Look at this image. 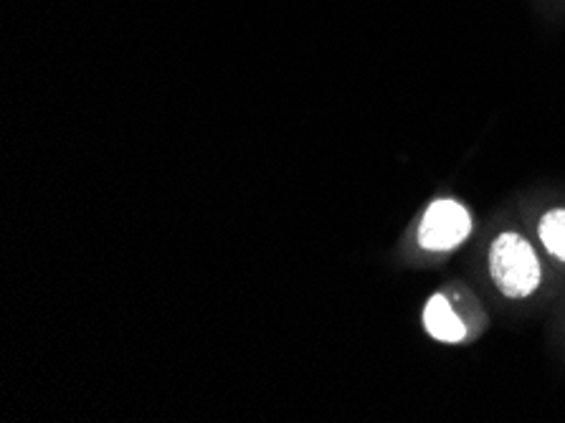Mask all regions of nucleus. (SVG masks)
<instances>
[{
	"instance_id": "nucleus-2",
	"label": "nucleus",
	"mask_w": 565,
	"mask_h": 423,
	"mask_svg": "<svg viewBox=\"0 0 565 423\" xmlns=\"http://www.w3.org/2000/svg\"><path fill=\"white\" fill-rule=\"evenodd\" d=\"M469 231H472V219L459 203L436 201L429 205L418 229V244L426 252H451L465 244Z\"/></svg>"
},
{
	"instance_id": "nucleus-1",
	"label": "nucleus",
	"mask_w": 565,
	"mask_h": 423,
	"mask_svg": "<svg viewBox=\"0 0 565 423\" xmlns=\"http://www.w3.org/2000/svg\"><path fill=\"white\" fill-rule=\"evenodd\" d=\"M492 282L504 297L522 299L533 295L541 284V264L533 246L518 233H502L490 252Z\"/></svg>"
},
{
	"instance_id": "nucleus-4",
	"label": "nucleus",
	"mask_w": 565,
	"mask_h": 423,
	"mask_svg": "<svg viewBox=\"0 0 565 423\" xmlns=\"http://www.w3.org/2000/svg\"><path fill=\"white\" fill-rule=\"evenodd\" d=\"M541 239L547 252L565 262V211H547L541 221Z\"/></svg>"
},
{
	"instance_id": "nucleus-3",
	"label": "nucleus",
	"mask_w": 565,
	"mask_h": 423,
	"mask_svg": "<svg viewBox=\"0 0 565 423\" xmlns=\"http://www.w3.org/2000/svg\"><path fill=\"white\" fill-rule=\"evenodd\" d=\"M424 325L426 330L434 340L439 342H461L467 335V327L461 319L454 315V309L449 307V299L441 297V295H434L429 299V305L424 309Z\"/></svg>"
}]
</instances>
